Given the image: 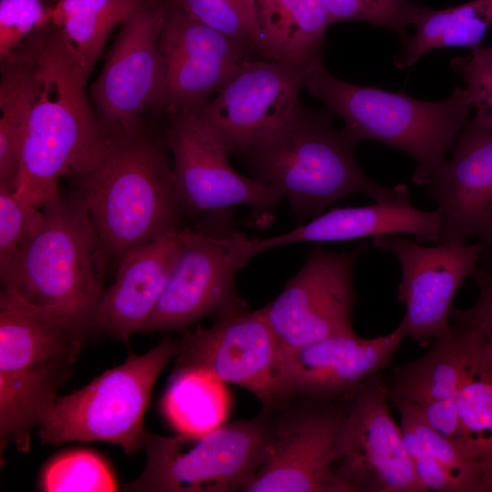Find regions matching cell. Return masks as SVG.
<instances>
[{
  "instance_id": "6da1fadb",
  "label": "cell",
  "mask_w": 492,
  "mask_h": 492,
  "mask_svg": "<svg viewBox=\"0 0 492 492\" xmlns=\"http://www.w3.org/2000/svg\"><path fill=\"white\" fill-rule=\"evenodd\" d=\"M168 149L166 136L145 128L107 141L97 159L73 178L105 271L127 251L185 228Z\"/></svg>"
},
{
  "instance_id": "7a4b0ae2",
  "label": "cell",
  "mask_w": 492,
  "mask_h": 492,
  "mask_svg": "<svg viewBox=\"0 0 492 492\" xmlns=\"http://www.w3.org/2000/svg\"><path fill=\"white\" fill-rule=\"evenodd\" d=\"M333 116L299 101L277 129L235 153L251 178L288 200L298 225L345 197L366 194L383 201L401 188L385 187L362 171L354 156L358 141L344 128H335Z\"/></svg>"
},
{
  "instance_id": "3957f363",
  "label": "cell",
  "mask_w": 492,
  "mask_h": 492,
  "mask_svg": "<svg viewBox=\"0 0 492 492\" xmlns=\"http://www.w3.org/2000/svg\"><path fill=\"white\" fill-rule=\"evenodd\" d=\"M90 329L64 313L0 293V451L30 446L31 431L68 380Z\"/></svg>"
},
{
  "instance_id": "277c9868",
  "label": "cell",
  "mask_w": 492,
  "mask_h": 492,
  "mask_svg": "<svg viewBox=\"0 0 492 492\" xmlns=\"http://www.w3.org/2000/svg\"><path fill=\"white\" fill-rule=\"evenodd\" d=\"M85 86L48 25L41 28L36 90L25 128L16 190L36 208L58 195L63 177L75 178L87 169L107 144Z\"/></svg>"
},
{
  "instance_id": "5b68a950",
  "label": "cell",
  "mask_w": 492,
  "mask_h": 492,
  "mask_svg": "<svg viewBox=\"0 0 492 492\" xmlns=\"http://www.w3.org/2000/svg\"><path fill=\"white\" fill-rule=\"evenodd\" d=\"M357 141L377 140L409 154L415 162L412 180L428 185L446 161L473 107L466 88L456 87L440 101H423L405 93L341 80L316 61L304 86Z\"/></svg>"
},
{
  "instance_id": "8992f818",
  "label": "cell",
  "mask_w": 492,
  "mask_h": 492,
  "mask_svg": "<svg viewBox=\"0 0 492 492\" xmlns=\"http://www.w3.org/2000/svg\"><path fill=\"white\" fill-rule=\"evenodd\" d=\"M39 229L0 272L1 284L26 302L68 315L93 329L104 292L98 240L77 192L43 207Z\"/></svg>"
},
{
  "instance_id": "52a82bcc",
  "label": "cell",
  "mask_w": 492,
  "mask_h": 492,
  "mask_svg": "<svg viewBox=\"0 0 492 492\" xmlns=\"http://www.w3.org/2000/svg\"><path fill=\"white\" fill-rule=\"evenodd\" d=\"M269 417L265 410L201 434L176 436L145 430L141 448L147 463L125 491L232 492L251 482L266 454Z\"/></svg>"
},
{
  "instance_id": "ba28073f",
  "label": "cell",
  "mask_w": 492,
  "mask_h": 492,
  "mask_svg": "<svg viewBox=\"0 0 492 492\" xmlns=\"http://www.w3.org/2000/svg\"><path fill=\"white\" fill-rule=\"evenodd\" d=\"M176 345L177 341L166 338L144 354L130 353L122 364L57 396L37 426L41 443L101 441L120 446L127 455L138 452L152 388Z\"/></svg>"
},
{
  "instance_id": "9c48e42d",
  "label": "cell",
  "mask_w": 492,
  "mask_h": 492,
  "mask_svg": "<svg viewBox=\"0 0 492 492\" xmlns=\"http://www.w3.org/2000/svg\"><path fill=\"white\" fill-rule=\"evenodd\" d=\"M232 210L204 215L194 228L186 227L167 284L140 333L184 331L207 315L245 305L235 282L247 264L244 233L236 230Z\"/></svg>"
},
{
  "instance_id": "30bf717a",
  "label": "cell",
  "mask_w": 492,
  "mask_h": 492,
  "mask_svg": "<svg viewBox=\"0 0 492 492\" xmlns=\"http://www.w3.org/2000/svg\"><path fill=\"white\" fill-rule=\"evenodd\" d=\"M166 115L165 136L173 157L175 186L185 217L196 220L242 205L251 209V223L258 227L270 225L282 195L232 169L226 143L200 106Z\"/></svg>"
},
{
  "instance_id": "8fae6325",
  "label": "cell",
  "mask_w": 492,
  "mask_h": 492,
  "mask_svg": "<svg viewBox=\"0 0 492 492\" xmlns=\"http://www.w3.org/2000/svg\"><path fill=\"white\" fill-rule=\"evenodd\" d=\"M269 417L264 460L244 492H346L335 466L345 400L288 396Z\"/></svg>"
},
{
  "instance_id": "7c38bea8",
  "label": "cell",
  "mask_w": 492,
  "mask_h": 492,
  "mask_svg": "<svg viewBox=\"0 0 492 492\" xmlns=\"http://www.w3.org/2000/svg\"><path fill=\"white\" fill-rule=\"evenodd\" d=\"M172 374L199 372L247 389L262 408L287 398L282 354L261 309L242 305L217 315L210 327L184 332L177 341Z\"/></svg>"
},
{
  "instance_id": "4fadbf2b",
  "label": "cell",
  "mask_w": 492,
  "mask_h": 492,
  "mask_svg": "<svg viewBox=\"0 0 492 492\" xmlns=\"http://www.w3.org/2000/svg\"><path fill=\"white\" fill-rule=\"evenodd\" d=\"M367 244L333 252L314 247L282 292L261 308L280 346L282 359L306 345L355 333L352 310L357 302L354 270Z\"/></svg>"
},
{
  "instance_id": "5bb4252c",
  "label": "cell",
  "mask_w": 492,
  "mask_h": 492,
  "mask_svg": "<svg viewBox=\"0 0 492 492\" xmlns=\"http://www.w3.org/2000/svg\"><path fill=\"white\" fill-rule=\"evenodd\" d=\"M335 470L346 492H425L380 372L345 399Z\"/></svg>"
},
{
  "instance_id": "9a60e30c",
  "label": "cell",
  "mask_w": 492,
  "mask_h": 492,
  "mask_svg": "<svg viewBox=\"0 0 492 492\" xmlns=\"http://www.w3.org/2000/svg\"><path fill=\"white\" fill-rule=\"evenodd\" d=\"M165 0H144L119 25L102 70L91 87L106 140L138 134L154 106L159 80L158 45Z\"/></svg>"
},
{
  "instance_id": "2e32d148",
  "label": "cell",
  "mask_w": 492,
  "mask_h": 492,
  "mask_svg": "<svg viewBox=\"0 0 492 492\" xmlns=\"http://www.w3.org/2000/svg\"><path fill=\"white\" fill-rule=\"evenodd\" d=\"M158 53L153 108L165 114L207 102L257 57L244 45L190 17L173 0H165Z\"/></svg>"
},
{
  "instance_id": "e0dca14e",
  "label": "cell",
  "mask_w": 492,
  "mask_h": 492,
  "mask_svg": "<svg viewBox=\"0 0 492 492\" xmlns=\"http://www.w3.org/2000/svg\"><path fill=\"white\" fill-rule=\"evenodd\" d=\"M375 248L394 255L401 266L397 299L405 306L400 323L408 336L421 345L446 335L453 300L468 275L477 267L485 244L442 241L436 246L400 234L375 236Z\"/></svg>"
},
{
  "instance_id": "ac0fdd59",
  "label": "cell",
  "mask_w": 492,
  "mask_h": 492,
  "mask_svg": "<svg viewBox=\"0 0 492 492\" xmlns=\"http://www.w3.org/2000/svg\"><path fill=\"white\" fill-rule=\"evenodd\" d=\"M315 62L250 60L200 108L235 154L285 122Z\"/></svg>"
},
{
  "instance_id": "d6986e66",
  "label": "cell",
  "mask_w": 492,
  "mask_h": 492,
  "mask_svg": "<svg viewBox=\"0 0 492 492\" xmlns=\"http://www.w3.org/2000/svg\"><path fill=\"white\" fill-rule=\"evenodd\" d=\"M426 194L441 218L440 242L476 237L492 244V128L477 118L464 125Z\"/></svg>"
},
{
  "instance_id": "ffe728a7",
  "label": "cell",
  "mask_w": 492,
  "mask_h": 492,
  "mask_svg": "<svg viewBox=\"0 0 492 492\" xmlns=\"http://www.w3.org/2000/svg\"><path fill=\"white\" fill-rule=\"evenodd\" d=\"M405 337L400 323L390 333L371 339L356 333L336 335L302 347L282 359L285 394L287 397L343 400L390 364Z\"/></svg>"
},
{
  "instance_id": "44dd1931",
  "label": "cell",
  "mask_w": 492,
  "mask_h": 492,
  "mask_svg": "<svg viewBox=\"0 0 492 492\" xmlns=\"http://www.w3.org/2000/svg\"><path fill=\"white\" fill-rule=\"evenodd\" d=\"M384 234H408L418 242L439 243L440 213L415 207L408 187L401 183L399 192L392 199L367 206L332 208L288 232L264 239L248 237L245 251L251 259L264 251L294 242L343 241Z\"/></svg>"
},
{
  "instance_id": "7402d4cb",
  "label": "cell",
  "mask_w": 492,
  "mask_h": 492,
  "mask_svg": "<svg viewBox=\"0 0 492 492\" xmlns=\"http://www.w3.org/2000/svg\"><path fill=\"white\" fill-rule=\"evenodd\" d=\"M185 229L120 256L115 280L99 301L93 329L121 340L141 332L167 284Z\"/></svg>"
},
{
  "instance_id": "603a6c76",
  "label": "cell",
  "mask_w": 492,
  "mask_h": 492,
  "mask_svg": "<svg viewBox=\"0 0 492 492\" xmlns=\"http://www.w3.org/2000/svg\"><path fill=\"white\" fill-rule=\"evenodd\" d=\"M257 57L278 62L322 59L330 26L326 0H254Z\"/></svg>"
},
{
  "instance_id": "cb8c5ba5",
  "label": "cell",
  "mask_w": 492,
  "mask_h": 492,
  "mask_svg": "<svg viewBox=\"0 0 492 492\" xmlns=\"http://www.w3.org/2000/svg\"><path fill=\"white\" fill-rule=\"evenodd\" d=\"M39 30L1 61L0 190L16 191L24 134L36 90Z\"/></svg>"
},
{
  "instance_id": "d4e9b609",
  "label": "cell",
  "mask_w": 492,
  "mask_h": 492,
  "mask_svg": "<svg viewBox=\"0 0 492 492\" xmlns=\"http://www.w3.org/2000/svg\"><path fill=\"white\" fill-rule=\"evenodd\" d=\"M144 0H55L48 27L77 75L87 83L116 26Z\"/></svg>"
},
{
  "instance_id": "484cf974",
  "label": "cell",
  "mask_w": 492,
  "mask_h": 492,
  "mask_svg": "<svg viewBox=\"0 0 492 492\" xmlns=\"http://www.w3.org/2000/svg\"><path fill=\"white\" fill-rule=\"evenodd\" d=\"M462 323L468 330V351L456 395V447L492 480V348L475 328Z\"/></svg>"
},
{
  "instance_id": "4316f807",
  "label": "cell",
  "mask_w": 492,
  "mask_h": 492,
  "mask_svg": "<svg viewBox=\"0 0 492 492\" xmlns=\"http://www.w3.org/2000/svg\"><path fill=\"white\" fill-rule=\"evenodd\" d=\"M454 323L425 355L394 369L387 385L391 402L405 401L420 408L456 397L467 357L468 330L462 323Z\"/></svg>"
},
{
  "instance_id": "83f0119b",
  "label": "cell",
  "mask_w": 492,
  "mask_h": 492,
  "mask_svg": "<svg viewBox=\"0 0 492 492\" xmlns=\"http://www.w3.org/2000/svg\"><path fill=\"white\" fill-rule=\"evenodd\" d=\"M413 25L415 34L402 42L401 52L394 59L400 69L411 67L432 49L481 45L492 17L484 0H473L440 10L420 6Z\"/></svg>"
},
{
  "instance_id": "f1b7e54d",
  "label": "cell",
  "mask_w": 492,
  "mask_h": 492,
  "mask_svg": "<svg viewBox=\"0 0 492 492\" xmlns=\"http://www.w3.org/2000/svg\"><path fill=\"white\" fill-rule=\"evenodd\" d=\"M220 381L203 373L172 374L163 410L181 434H201L220 425L224 400Z\"/></svg>"
},
{
  "instance_id": "f546056e",
  "label": "cell",
  "mask_w": 492,
  "mask_h": 492,
  "mask_svg": "<svg viewBox=\"0 0 492 492\" xmlns=\"http://www.w3.org/2000/svg\"><path fill=\"white\" fill-rule=\"evenodd\" d=\"M392 405L399 412L401 425L415 432L425 451L453 479L457 492L492 491V480L485 471L432 428L415 406L405 401H392Z\"/></svg>"
},
{
  "instance_id": "4dcf8cb0",
  "label": "cell",
  "mask_w": 492,
  "mask_h": 492,
  "mask_svg": "<svg viewBox=\"0 0 492 492\" xmlns=\"http://www.w3.org/2000/svg\"><path fill=\"white\" fill-rule=\"evenodd\" d=\"M47 492H112L118 488L106 463L96 454L77 450L50 461L41 477Z\"/></svg>"
},
{
  "instance_id": "1f68e13d",
  "label": "cell",
  "mask_w": 492,
  "mask_h": 492,
  "mask_svg": "<svg viewBox=\"0 0 492 492\" xmlns=\"http://www.w3.org/2000/svg\"><path fill=\"white\" fill-rule=\"evenodd\" d=\"M173 1L193 19L240 42L256 56L254 0Z\"/></svg>"
},
{
  "instance_id": "d6a6232c",
  "label": "cell",
  "mask_w": 492,
  "mask_h": 492,
  "mask_svg": "<svg viewBox=\"0 0 492 492\" xmlns=\"http://www.w3.org/2000/svg\"><path fill=\"white\" fill-rule=\"evenodd\" d=\"M330 25L339 21L358 20L395 31L401 41L409 36L406 28L413 25L420 8L410 0H326Z\"/></svg>"
},
{
  "instance_id": "836d02e7",
  "label": "cell",
  "mask_w": 492,
  "mask_h": 492,
  "mask_svg": "<svg viewBox=\"0 0 492 492\" xmlns=\"http://www.w3.org/2000/svg\"><path fill=\"white\" fill-rule=\"evenodd\" d=\"M42 220V208L33 206L16 191L0 190V272L39 229Z\"/></svg>"
},
{
  "instance_id": "e575fe53",
  "label": "cell",
  "mask_w": 492,
  "mask_h": 492,
  "mask_svg": "<svg viewBox=\"0 0 492 492\" xmlns=\"http://www.w3.org/2000/svg\"><path fill=\"white\" fill-rule=\"evenodd\" d=\"M51 6L42 0H0V59L48 25Z\"/></svg>"
},
{
  "instance_id": "d590c367",
  "label": "cell",
  "mask_w": 492,
  "mask_h": 492,
  "mask_svg": "<svg viewBox=\"0 0 492 492\" xmlns=\"http://www.w3.org/2000/svg\"><path fill=\"white\" fill-rule=\"evenodd\" d=\"M450 66L466 84L475 118L492 128V45L472 47L470 55L453 58Z\"/></svg>"
},
{
  "instance_id": "8d00e7d4",
  "label": "cell",
  "mask_w": 492,
  "mask_h": 492,
  "mask_svg": "<svg viewBox=\"0 0 492 492\" xmlns=\"http://www.w3.org/2000/svg\"><path fill=\"white\" fill-rule=\"evenodd\" d=\"M478 288L479 296L470 309H453L450 317L475 328L492 348V278L477 267L472 273Z\"/></svg>"
},
{
  "instance_id": "74e56055",
  "label": "cell",
  "mask_w": 492,
  "mask_h": 492,
  "mask_svg": "<svg viewBox=\"0 0 492 492\" xmlns=\"http://www.w3.org/2000/svg\"><path fill=\"white\" fill-rule=\"evenodd\" d=\"M417 409L432 428L456 446L459 436V417L456 397L434 402Z\"/></svg>"
},
{
  "instance_id": "f35d334b",
  "label": "cell",
  "mask_w": 492,
  "mask_h": 492,
  "mask_svg": "<svg viewBox=\"0 0 492 492\" xmlns=\"http://www.w3.org/2000/svg\"><path fill=\"white\" fill-rule=\"evenodd\" d=\"M477 268L492 278V244L485 247Z\"/></svg>"
},
{
  "instance_id": "ab89813d",
  "label": "cell",
  "mask_w": 492,
  "mask_h": 492,
  "mask_svg": "<svg viewBox=\"0 0 492 492\" xmlns=\"http://www.w3.org/2000/svg\"><path fill=\"white\" fill-rule=\"evenodd\" d=\"M486 5L487 6V9L490 13V15L492 17V0H484Z\"/></svg>"
}]
</instances>
